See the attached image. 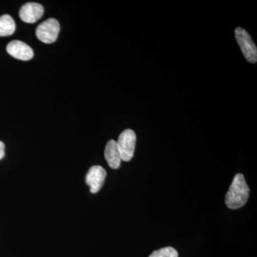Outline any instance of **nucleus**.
I'll return each mask as SVG.
<instances>
[{"mask_svg":"<svg viewBox=\"0 0 257 257\" xmlns=\"http://www.w3.org/2000/svg\"><path fill=\"white\" fill-rule=\"evenodd\" d=\"M249 197V188L242 174L234 176L232 183L225 197V203L228 208L236 209L242 207Z\"/></svg>","mask_w":257,"mask_h":257,"instance_id":"f257e3e1","label":"nucleus"},{"mask_svg":"<svg viewBox=\"0 0 257 257\" xmlns=\"http://www.w3.org/2000/svg\"><path fill=\"white\" fill-rule=\"evenodd\" d=\"M235 37L246 60L250 63H256V46L248 32L244 29L236 28L235 30Z\"/></svg>","mask_w":257,"mask_h":257,"instance_id":"f03ea898","label":"nucleus"},{"mask_svg":"<svg viewBox=\"0 0 257 257\" xmlns=\"http://www.w3.org/2000/svg\"><path fill=\"white\" fill-rule=\"evenodd\" d=\"M136 134L133 130H125L120 134L117 143L121 160L128 162L133 159L136 145Z\"/></svg>","mask_w":257,"mask_h":257,"instance_id":"7ed1b4c3","label":"nucleus"},{"mask_svg":"<svg viewBox=\"0 0 257 257\" xmlns=\"http://www.w3.org/2000/svg\"><path fill=\"white\" fill-rule=\"evenodd\" d=\"M60 30L59 22L56 19L50 18L37 27L36 35L37 38L44 43H53L57 40Z\"/></svg>","mask_w":257,"mask_h":257,"instance_id":"20e7f679","label":"nucleus"},{"mask_svg":"<svg viewBox=\"0 0 257 257\" xmlns=\"http://www.w3.org/2000/svg\"><path fill=\"white\" fill-rule=\"evenodd\" d=\"M106 177V172L102 167L93 166L86 175V184L90 187L92 194L99 192L103 187Z\"/></svg>","mask_w":257,"mask_h":257,"instance_id":"39448f33","label":"nucleus"},{"mask_svg":"<svg viewBox=\"0 0 257 257\" xmlns=\"http://www.w3.org/2000/svg\"><path fill=\"white\" fill-rule=\"evenodd\" d=\"M43 6L39 3H28L20 10V18L26 23H35L43 16Z\"/></svg>","mask_w":257,"mask_h":257,"instance_id":"423d86ee","label":"nucleus"},{"mask_svg":"<svg viewBox=\"0 0 257 257\" xmlns=\"http://www.w3.org/2000/svg\"><path fill=\"white\" fill-rule=\"evenodd\" d=\"M7 52L12 57L23 61L30 60L34 56V52L31 47L25 42L19 40L10 42L7 46Z\"/></svg>","mask_w":257,"mask_h":257,"instance_id":"0eeeda50","label":"nucleus"},{"mask_svg":"<svg viewBox=\"0 0 257 257\" xmlns=\"http://www.w3.org/2000/svg\"><path fill=\"white\" fill-rule=\"evenodd\" d=\"M104 157L108 165L113 170H117L121 165V158L117 143L114 140H109L104 150Z\"/></svg>","mask_w":257,"mask_h":257,"instance_id":"6e6552de","label":"nucleus"},{"mask_svg":"<svg viewBox=\"0 0 257 257\" xmlns=\"http://www.w3.org/2000/svg\"><path fill=\"white\" fill-rule=\"evenodd\" d=\"M16 29V25L13 18L9 15L0 17V37L10 36Z\"/></svg>","mask_w":257,"mask_h":257,"instance_id":"1a4fd4ad","label":"nucleus"},{"mask_svg":"<svg viewBox=\"0 0 257 257\" xmlns=\"http://www.w3.org/2000/svg\"><path fill=\"white\" fill-rule=\"evenodd\" d=\"M149 257H178V252L175 248L167 246L154 251Z\"/></svg>","mask_w":257,"mask_h":257,"instance_id":"9d476101","label":"nucleus"},{"mask_svg":"<svg viewBox=\"0 0 257 257\" xmlns=\"http://www.w3.org/2000/svg\"><path fill=\"white\" fill-rule=\"evenodd\" d=\"M5 145L3 142L0 141V160L5 157Z\"/></svg>","mask_w":257,"mask_h":257,"instance_id":"9b49d317","label":"nucleus"}]
</instances>
